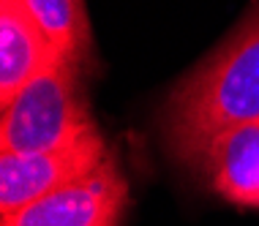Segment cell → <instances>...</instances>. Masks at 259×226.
Returning <instances> with one entry per match:
<instances>
[{
	"label": "cell",
	"mask_w": 259,
	"mask_h": 226,
	"mask_svg": "<svg viewBox=\"0 0 259 226\" xmlns=\"http://www.w3.org/2000/svg\"><path fill=\"white\" fill-rule=\"evenodd\" d=\"M128 204V180L115 155L90 174L68 183L22 210L0 215V226H120Z\"/></svg>",
	"instance_id": "3957f363"
},
{
	"label": "cell",
	"mask_w": 259,
	"mask_h": 226,
	"mask_svg": "<svg viewBox=\"0 0 259 226\" xmlns=\"http://www.w3.org/2000/svg\"><path fill=\"white\" fill-rule=\"evenodd\" d=\"M99 131L79 84V66L55 60L0 109V153H44Z\"/></svg>",
	"instance_id": "7a4b0ae2"
},
{
	"label": "cell",
	"mask_w": 259,
	"mask_h": 226,
	"mask_svg": "<svg viewBox=\"0 0 259 226\" xmlns=\"http://www.w3.org/2000/svg\"><path fill=\"white\" fill-rule=\"evenodd\" d=\"M60 58L25 0H0V109Z\"/></svg>",
	"instance_id": "8992f818"
},
{
	"label": "cell",
	"mask_w": 259,
	"mask_h": 226,
	"mask_svg": "<svg viewBox=\"0 0 259 226\" xmlns=\"http://www.w3.org/2000/svg\"><path fill=\"white\" fill-rule=\"evenodd\" d=\"M109 155L101 131L76 139L74 145L44 153H0V215L52 194L90 174Z\"/></svg>",
	"instance_id": "277c9868"
},
{
	"label": "cell",
	"mask_w": 259,
	"mask_h": 226,
	"mask_svg": "<svg viewBox=\"0 0 259 226\" xmlns=\"http://www.w3.org/2000/svg\"><path fill=\"white\" fill-rule=\"evenodd\" d=\"M254 120H259V0L169 90L161 128L169 150L191 164L215 133Z\"/></svg>",
	"instance_id": "6da1fadb"
},
{
	"label": "cell",
	"mask_w": 259,
	"mask_h": 226,
	"mask_svg": "<svg viewBox=\"0 0 259 226\" xmlns=\"http://www.w3.org/2000/svg\"><path fill=\"white\" fill-rule=\"evenodd\" d=\"M55 49L82 66L90 58V22L85 0H25Z\"/></svg>",
	"instance_id": "52a82bcc"
},
{
	"label": "cell",
	"mask_w": 259,
	"mask_h": 226,
	"mask_svg": "<svg viewBox=\"0 0 259 226\" xmlns=\"http://www.w3.org/2000/svg\"><path fill=\"white\" fill-rule=\"evenodd\" d=\"M191 164L227 202L259 207V120L215 133Z\"/></svg>",
	"instance_id": "5b68a950"
}]
</instances>
